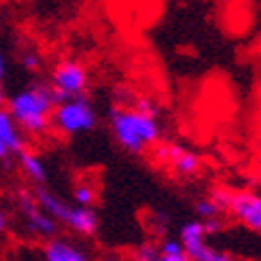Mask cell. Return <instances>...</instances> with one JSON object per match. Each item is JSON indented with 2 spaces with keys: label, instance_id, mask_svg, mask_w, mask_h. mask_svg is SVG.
Returning <instances> with one entry per match:
<instances>
[{
  "label": "cell",
  "instance_id": "obj_1",
  "mask_svg": "<svg viewBox=\"0 0 261 261\" xmlns=\"http://www.w3.org/2000/svg\"><path fill=\"white\" fill-rule=\"evenodd\" d=\"M113 138L123 151L140 155L162 138L160 107L149 98H138L134 107H117L109 113Z\"/></svg>",
  "mask_w": 261,
  "mask_h": 261
},
{
  "label": "cell",
  "instance_id": "obj_2",
  "mask_svg": "<svg viewBox=\"0 0 261 261\" xmlns=\"http://www.w3.org/2000/svg\"><path fill=\"white\" fill-rule=\"evenodd\" d=\"M56 104L58 100L51 85L30 83L7 100V111L23 134L43 136L51 127V115Z\"/></svg>",
  "mask_w": 261,
  "mask_h": 261
},
{
  "label": "cell",
  "instance_id": "obj_3",
  "mask_svg": "<svg viewBox=\"0 0 261 261\" xmlns=\"http://www.w3.org/2000/svg\"><path fill=\"white\" fill-rule=\"evenodd\" d=\"M98 125V113L87 96H76L60 100L51 115V127H56L62 136H81L91 132Z\"/></svg>",
  "mask_w": 261,
  "mask_h": 261
},
{
  "label": "cell",
  "instance_id": "obj_4",
  "mask_svg": "<svg viewBox=\"0 0 261 261\" xmlns=\"http://www.w3.org/2000/svg\"><path fill=\"white\" fill-rule=\"evenodd\" d=\"M89 85V72L85 64L79 60L66 58L56 64L51 72V89L56 94V100H68L76 96H85Z\"/></svg>",
  "mask_w": 261,
  "mask_h": 261
},
{
  "label": "cell",
  "instance_id": "obj_5",
  "mask_svg": "<svg viewBox=\"0 0 261 261\" xmlns=\"http://www.w3.org/2000/svg\"><path fill=\"white\" fill-rule=\"evenodd\" d=\"M206 229L202 219H195V221H187L185 225L180 227V244L185 249V255L191 261H231V255L219 246L208 244L206 240Z\"/></svg>",
  "mask_w": 261,
  "mask_h": 261
},
{
  "label": "cell",
  "instance_id": "obj_6",
  "mask_svg": "<svg viewBox=\"0 0 261 261\" xmlns=\"http://www.w3.org/2000/svg\"><path fill=\"white\" fill-rule=\"evenodd\" d=\"M17 204H19V211L23 215V221H25V227H28L30 233L38 238H54L56 231H58V221L47 215L41 206H38L36 198L28 191H21L19 198H17Z\"/></svg>",
  "mask_w": 261,
  "mask_h": 261
},
{
  "label": "cell",
  "instance_id": "obj_7",
  "mask_svg": "<svg viewBox=\"0 0 261 261\" xmlns=\"http://www.w3.org/2000/svg\"><path fill=\"white\" fill-rule=\"evenodd\" d=\"M158 158L170 166L178 176H185V178L195 176L200 172V168H202L200 155L195 151H191V149H187V147L178 145V142H168V145H162L158 149Z\"/></svg>",
  "mask_w": 261,
  "mask_h": 261
},
{
  "label": "cell",
  "instance_id": "obj_8",
  "mask_svg": "<svg viewBox=\"0 0 261 261\" xmlns=\"http://www.w3.org/2000/svg\"><path fill=\"white\" fill-rule=\"evenodd\" d=\"M242 225L261 233V195L253 191H233L229 195V208Z\"/></svg>",
  "mask_w": 261,
  "mask_h": 261
},
{
  "label": "cell",
  "instance_id": "obj_9",
  "mask_svg": "<svg viewBox=\"0 0 261 261\" xmlns=\"http://www.w3.org/2000/svg\"><path fill=\"white\" fill-rule=\"evenodd\" d=\"M25 149L23 132L9 111L0 109V162H9L11 158H19V153Z\"/></svg>",
  "mask_w": 261,
  "mask_h": 261
},
{
  "label": "cell",
  "instance_id": "obj_10",
  "mask_svg": "<svg viewBox=\"0 0 261 261\" xmlns=\"http://www.w3.org/2000/svg\"><path fill=\"white\" fill-rule=\"evenodd\" d=\"M66 227H70L74 233H79V236H94L100 227V219H98V213L94 208L89 206H72L70 213H68V219Z\"/></svg>",
  "mask_w": 261,
  "mask_h": 261
},
{
  "label": "cell",
  "instance_id": "obj_11",
  "mask_svg": "<svg viewBox=\"0 0 261 261\" xmlns=\"http://www.w3.org/2000/svg\"><path fill=\"white\" fill-rule=\"evenodd\" d=\"M43 261H89V257L68 240L49 238L43 246Z\"/></svg>",
  "mask_w": 261,
  "mask_h": 261
},
{
  "label": "cell",
  "instance_id": "obj_12",
  "mask_svg": "<svg viewBox=\"0 0 261 261\" xmlns=\"http://www.w3.org/2000/svg\"><path fill=\"white\" fill-rule=\"evenodd\" d=\"M34 198H36L38 206H41L47 215L54 217V219L58 221V223H66L68 213H70V208H72L68 202H64V200L60 198V195H56L54 191L47 189L45 185L36 187V191H34Z\"/></svg>",
  "mask_w": 261,
  "mask_h": 261
},
{
  "label": "cell",
  "instance_id": "obj_13",
  "mask_svg": "<svg viewBox=\"0 0 261 261\" xmlns=\"http://www.w3.org/2000/svg\"><path fill=\"white\" fill-rule=\"evenodd\" d=\"M19 168H21V172L28 176L36 187H41V185H45L47 182V164H45V160L41 158V155H36V153H32V151H28V149H23L21 153H19Z\"/></svg>",
  "mask_w": 261,
  "mask_h": 261
},
{
  "label": "cell",
  "instance_id": "obj_14",
  "mask_svg": "<svg viewBox=\"0 0 261 261\" xmlns=\"http://www.w3.org/2000/svg\"><path fill=\"white\" fill-rule=\"evenodd\" d=\"M72 200H74L76 206H89V208H94V204L98 200L96 187L91 185V182H87V180L76 182L74 189H72Z\"/></svg>",
  "mask_w": 261,
  "mask_h": 261
},
{
  "label": "cell",
  "instance_id": "obj_15",
  "mask_svg": "<svg viewBox=\"0 0 261 261\" xmlns=\"http://www.w3.org/2000/svg\"><path fill=\"white\" fill-rule=\"evenodd\" d=\"M195 215H198V217L204 221V219L219 217L221 211H219V206L211 200V195H208V198H200L198 202H195Z\"/></svg>",
  "mask_w": 261,
  "mask_h": 261
},
{
  "label": "cell",
  "instance_id": "obj_16",
  "mask_svg": "<svg viewBox=\"0 0 261 261\" xmlns=\"http://www.w3.org/2000/svg\"><path fill=\"white\" fill-rule=\"evenodd\" d=\"M160 257H162L160 246H155L151 242L140 244L134 251V261H160Z\"/></svg>",
  "mask_w": 261,
  "mask_h": 261
},
{
  "label": "cell",
  "instance_id": "obj_17",
  "mask_svg": "<svg viewBox=\"0 0 261 261\" xmlns=\"http://www.w3.org/2000/svg\"><path fill=\"white\" fill-rule=\"evenodd\" d=\"M19 64H21L23 70L34 72V70L41 68V56H38L36 51H23L21 58H19Z\"/></svg>",
  "mask_w": 261,
  "mask_h": 261
},
{
  "label": "cell",
  "instance_id": "obj_18",
  "mask_svg": "<svg viewBox=\"0 0 261 261\" xmlns=\"http://www.w3.org/2000/svg\"><path fill=\"white\" fill-rule=\"evenodd\" d=\"M160 253L166 255V257H172V255H182L185 253V249H182V244L180 240H164L162 246H160Z\"/></svg>",
  "mask_w": 261,
  "mask_h": 261
},
{
  "label": "cell",
  "instance_id": "obj_19",
  "mask_svg": "<svg viewBox=\"0 0 261 261\" xmlns=\"http://www.w3.org/2000/svg\"><path fill=\"white\" fill-rule=\"evenodd\" d=\"M229 195H231V191H225V189H215V191L211 193V200L219 206V211H221V213H225L227 208H229Z\"/></svg>",
  "mask_w": 261,
  "mask_h": 261
},
{
  "label": "cell",
  "instance_id": "obj_20",
  "mask_svg": "<svg viewBox=\"0 0 261 261\" xmlns=\"http://www.w3.org/2000/svg\"><path fill=\"white\" fill-rule=\"evenodd\" d=\"M202 223H204V229H206L208 236H211V233H219V231H221V227H223V223H221V221H219V217L204 219Z\"/></svg>",
  "mask_w": 261,
  "mask_h": 261
},
{
  "label": "cell",
  "instance_id": "obj_21",
  "mask_svg": "<svg viewBox=\"0 0 261 261\" xmlns=\"http://www.w3.org/2000/svg\"><path fill=\"white\" fill-rule=\"evenodd\" d=\"M5 74H7V60H5V54H3V49H0V83H3Z\"/></svg>",
  "mask_w": 261,
  "mask_h": 261
},
{
  "label": "cell",
  "instance_id": "obj_22",
  "mask_svg": "<svg viewBox=\"0 0 261 261\" xmlns=\"http://www.w3.org/2000/svg\"><path fill=\"white\" fill-rule=\"evenodd\" d=\"M160 261H191L185 253H182V255H172V257H166V255H162L160 257Z\"/></svg>",
  "mask_w": 261,
  "mask_h": 261
},
{
  "label": "cell",
  "instance_id": "obj_23",
  "mask_svg": "<svg viewBox=\"0 0 261 261\" xmlns=\"http://www.w3.org/2000/svg\"><path fill=\"white\" fill-rule=\"evenodd\" d=\"M7 227H9V219H7V213L0 208V233L3 231H7Z\"/></svg>",
  "mask_w": 261,
  "mask_h": 261
},
{
  "label": "cell",
  "instance_id": "obj_24",
  "mask_svg": "<svg viewBox=\"0 0 261 261\" xmlns=\"http://www.w3.org/2000/svg\"><path fill=\"white\" fill-rule=\"evenodd\" d=\"M5 102H7V98H5V87H3V83H0V109L5 107Z\"/></svg>",
  "mask_w": 261,
  "mask_h": 261
},
{
  "label": "cell",
  "instance_id": "obj_25",
  "mask_svg": "<svg viewBox=\"0 0 261 261\" xmlns=\"http://www.w3.org/2000/svg\"><path fill=\"white\" fill-rule=\"evenodd\" d=\"M102 261H119V259H115V257H107V259H102Z\"/></svg>",
  "mask_w": 261,
  "mask_h": 261
}]
</instances>
